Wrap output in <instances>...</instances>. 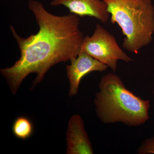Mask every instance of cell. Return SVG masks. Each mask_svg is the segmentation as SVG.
<instances>
[{"label": "cell", "instance_id": "obj_9", "mask_svg": "<svg viewBox=\"0 0 154 154\" xmlns=\"http://www.w3.org/2000/svg\"><path fill=\"white\" fill-rule=\"evenodd\" d=\"M153 94H154V91H153Z\"/></svg>", "mask_w": 154, "mask_h": 154}, {"label": "cell", "instance_id": "obj_7", "mask_svg": "<svg viewBox=\"0 0 154 154\" xmlns=\"http://www.w3.org/2000/svg\"><path fill=\"white\" fill-rule=\"evenodd\" d=\"M66 154H92L93 147L80 115L72 116L66 131Z\"/></svg>", "mask_w": 154, "mask_h": 154}, {"label": "cell", "instance_id": "obj_2", "mask_svg": "<svg viewBox=\"0 0 154 154\" xmlns=\"http://www.w3.org/2000/svg\"><path fill=\"white\" fill-rule=\"evenodd\" d=\"M99 87L94 104L102 122L137 126L148 120L149 100H143L128 90L117 75L110 72L103 75Z\"/></svg>", "mask_w": 154, "mask_h": 154}, {"label": "cell", "instance_id": "obj_6", "mask_svg": "<svg viewBox=\"0 0 154 154\" xmlns=\"http://www.w3.org/2000/svg\"><path fill=\"white\" fill-rule=\"evenodd\" d=\"M51 5L64 6L71 14L79 17H94L104 24L108 21L110 17L107 4L103 0H53Z\"/></svg>", "mask_w": 154, "mask_h": 154}, {"label": "cell", "instance_id": "obj_3", "mask_svg": "<svg viewBox=\"0 0 154 154\" xmlns=\"http://www.w3.org/2000/svg\"><path fill=\"white\" fill-rule=\"evenodd\" d=\"M111 15L112 24H118L124 38L122 47L137 54L151 42L154 33V6L152 0H103Z\"/></svg>", "mask_w": 154, "mask_h": 154}, {"label": "cell", "instance_id": "obj_5", "mask_svg": "<svg viewBox=\"0 0 154 154\" xmlns=\"http://www.w3.org/2000/svg\"><path fill=\"white\" fill-rule=\"evenodd\" d=\"M66 66V75L69 80V95L70 97L78 94L81 80L86 75L92 72H103L108 67L85 51H81L76 58Z\"/></svg>", "mask_w": 154, "mask_h": 154}, {"label": "cell", "instance_id": "obj_8", "mask_svg": "<svg viewBox=\"0 0 154 154\" xmlns=\"http://www.w3.org/2000/svg\"><path fill=\"white\" fill-rule=\"evenodd\" d=\"M12 131L16 137L25 140L33 134V126L30 119L24 116L17 117L12 126Z\"/></svg>", "mask_w": 154, "mask_h": 154}, {"label": "cell", "instance_id": "obj_1", "mask_svg": "<svg viewBox=\"0 0 154 154\" xmlns=\"http://www.w3.org/2000/svg\"><path fill=\"white\" fill-rule=\"evenodd\" d=\"M28 7L35 16L39 27L38 31L23 38L13 25L10 26L21 56L13 66L0 70L14 94L28 75L36 74L32 87L34 88L43 80L53 66L76 58L81 52L85 36L80 29L79 16L75 14L56 16L36 0H29Z\"/></svg>", "mask_w": 154, "mask_h": 154}, {"label": "cell", "instance_id": "obj_4", "mask_svg": "<svg viewBox=\"0 0 154 154\" xmlns=\"http://www.w3.org/2000/svg\"><path fill=\"white\" fill-rule=\"evenodd\" d=\"M81 51L106 65L113 72L117 70L119 60L126 63L133 61L119 47L113 35L99 24L92 36H85Z\"/></svg>", "mask_w": 154, "mask_h": 154}]
</instances>
